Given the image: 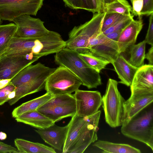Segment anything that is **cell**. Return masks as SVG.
Masks as SVG:
<instances>
[{
    "label": "cell",
    "instance_id": "cell-14",
    "mask_svg": "<svg viewBox=\"0 0 153 153\" xmlns=\"http://www.w3.org/2000/svg\"><path fill=\"white\" fill-rule=\"evenodd\" d=\"M153 92L131 93L130 97L123 104L122 125L130 119L147 106L152 103Z\"/></svg>",
    "mask_w": 153,
    "mask_h": 153
},
{
    "label": "cell",
    "instance_id": "cell-29",
    "mask_svg": "<svg viewBox=\"0 0 153 153\" xmlns=\"http://www.w3.org/2000/svg\"><path fill=\"white\" fill-rule=\"evenodd\" d=\"M134 16H131L125 18L110 27L103 33L105 35L121 29H123L127 26L133 19Z\"/></svg>",
    "mask_w": 153,
    "mask_h": 153
},
{
    "label": "cell",
    "instance_id": "cell-11",
    "mask_svg": "<svg viewBox=\"0 0 153 153\" xmlns=\"http://www.w3.org/2000/svg\"><path fill=\"white\" fill-rule=\"evenodd\" d=\"M17 26L13 37L22 38H33L43 36L50 30L44 25V22L28 15H23L13 20Z\"/></svg>",
    "mask_w": 153,
    "mask_h": 153
},
{
    "label": "cell",
    "instance_id": "cell-30",
    "mask_svg": "<svg viewBox=\"0 0 153 153\" xmlns=\"http://www.w3.org/2000/svg\"><path fill=\"white\" fill-rule=\"evenodd\" d=\"M15 89V87L10 82L5 87L0 89V105L9 100V94Z\"/></svg>",
    "mask_w": 153,
    "mask_h": 153
},
{
    "label": "cell",
    "instance_id": "cell-3",
    "mask_svg": "<svg viewBox=\"0 0 153 153\" xmlns=\"http://www.w3.org/2000/svg\"><path fill=\"white\" fill-rule=\"evenodd\" d=\"M56 69L38 62L31 64L20 71L10 81L16 88V96L8 101L10 105H12L21 98L43 89L46 79Z\"/></svg>",
    "mask_w": 153,
    "mask_h": 153
},
{
    "label": "cell",
    "instance_id": "cell-21",
    "mask_svg": "<svg viewBox=\"0 0 153 153\" xmlns=\"http://www.w3.org/2000/svg\"><path fill=\"white\" fill-rule=\"evenodd\" d=\"M17 153H55V149L38 143H35L21 138L14 140Z\"/></svg>",
    "mask_w": 153,
    "mask_h": 153
},
{
    "label": "cell",
    "instance_id": "cell-27",
    "mask_svg": "<svg viewBox=\"0 0 153 153\" xmlns=\"http://www.w3.org/2000/svg\"><path fill=\"white\" fill-rule=\"evenodd\" d=\"M82 58L91 67L100 73L110 63L99 57L88 53H79Z\"/></svg>",
    "mask_w": 153,
    "mask_h": 153
},
{
    "label": "cell",
    "instance_id": "cell-37",
    "mask_svg": "<svg viewBox=\"0 0 153 153\" xmlns=\"http://www.w3.org/2000/svg\"><path fill=\"white\" fill-rule=\"evenodd\" d=\"M65 5L70 8L74 10L80 9L79 0H63Z\"/></svg>",
    "mask_w": 153,
    "mask_h": 153
},
{
    "label": "cell",
    "instance_id": "cell-23",
    "mask_svg": "<svg viewBox=\"0 0 153 153\" xmlns=\"http://www.w3.org/2000/svg\"><path fill=\"white\" fill-rule=\"evenodd\" d=\"M53 97L52 94L47 92L40 97L24 102L13 109L12 116L16 118L25 112L36 110Z\"/></svg>",
    "mask_w": 153,
    "mask_h": 153
},
{
    "label": "cell",
    "instance_id": "cell-10",
    "mask_svg": "<svg viewBox=\"0 0 153 153\" xmlns=\"http://www.w3.org/2000/svg\"><path fill=\"white\" fill-rule=\"evenodd\" d=\"M39 57L33 54H9L0 57V80L11 79Z\"/></svg>",
    "mask_w": 153,
    "mask_h": 153
},
{
    "label": "cell",
    "instance_id": "cell-12",
    "mask_svg": "<svg viewBox=\"0 0 153 153\" xmlns=\"http://www.w3.org/2000/svg\"><path fill=\"white\" fill-rule=\"evenodd\" d=\"M73 95L76 102V114L81 117H88L94 114L102 104V97L98 91L78 89Z\"/></svg>",
    "mask_w": 153,
    "mask_h": 153
},
{
    "label": "cell",
    "instance_id": "cell-7",
    "mask_svg": "<svg viewBox=\"0 0 153 153\" xmlns=\"http://www.w3.org/2000/svg\"><path fill=\"white\" fill-rule=\"evenodd\" d=\"M82 82L69 69L59 66L46 80L45 88L53 96L71 94L79 88Z\"/></svg>",
    "mask_w": 153,
    "mask_h": 153
},
{
    "label": "cell",
    "instance_id": "cell-43",
    "mask_svg": "<svg viewBox=\"0 0 153 153\" xmlns=\"http://www.w3.org/2000/svg\"><path fill=\"white\" fill-rule=\"evenodd\" d=\"M1 19L0 18V25H1Z\"/></svg>",
    "mask_w": 153,
    "mask_h": 153
},
{
    "label": "cell",
    "instance_id": "cell-25",
    "mask_svg": "<svg viewBox=\"0 0 153 153\" xmlns=\"http://www.w3.org/2000/svg\"><path fill=\"white\" fill-rule=\"evenodd\" d=\"M132 8L126 0H113L106 3L105 5L103 12L116 13L130 16L132 15Z\"/></svg>",
    "mask_w": 153,
    "mask_h": 153
},
{
    "label": "cell",
    "instance_id": "cell-33",
    "mask_svg": "<svg viewBox=\"0 0 153 153\" xmlns=\"http://www.w3.org/2000/svg\"><path fill=\"white\" fill-rule=\"evenodd\" d=\"M132 5V14L134 16H138V17H142L141 16V11L143 6V0H130Z\"/></svg>",
    "mask_w": 153,
    "mask_h": 153
},
{
    "label": "cell",
    "instance_id": "cell-40",
    "mask_svg": "<svg viewBox=\"0 0 153 153\" xmlns=\"http://www.w3.org/2000/svg\"><path fill=\"white\" fill-rule=\"evenodd\" d=\"M11 79H5L0 80V89L5 87L9 83Z\"/></svg>",
    "mask_w": 153,
    "mask_h": 153
},
{
    "label": "cell",
    "instance_id": "cell-1",
    "mask_svg": "<svg viewBox=\"0 0 153 153\" xmlns=\"http://www.w3.org/2000/svg\"><path fill=\"white\" fill-rule=\"evenodd\" d=\"M105 13H93L89 21L72 29L74 41L80 48L88 49L89 54L112 63L120 54L117 42L102 31Z\"/></svg>",
    "mask_w": 153,
    "mask_h": 153
},
{
    "label": "cell",
    "instance_id": "cell-31",
    "mask_svg": "<svg viewBox=\"0 0 153 153\" xmlns=\"http://www.w3.org/2000/svg\"><path fill=\"white\" fill-rule=\"evenodd\" d=\"M148 29L144 40L146 43L153 46V13L149 17Z\"/></svg>",
    "mask_w": 153,
    "mask_h": 153
},
{
    "label": "cell",
    "instance_id": "cell-13",
    "mask_svg": "<svg viewBox=\"0 0 153 153\" xmlns=\"http://www.w3.org/2000/svg\"><path fill=\"white\" fill-rule=\"evenodd\" d=\"M101 112L89 117L81 134L76 140L69 153H82L92 143L97 140V133Z\"/></svg>",
    "mask_w": 153,
    "mask_h": 153
},
{
    "label": "cell",
    "instance_id": "cell-17",
    "mask_svg": "<svg viewBox=\"0 0 153 153\" xmlns=\"http://www.w3.org/2000/svg\"><path fill=\"white\" fill-rule=\"evenodd\" d=\"M138 18V20L133 19L123 30L117 41L120 53L125 52L135 43L143 25L142 17Z\"/></svg>",
    "mask_w": 153,
    "mask_h": 153
},
{
    "label": "cell",
    "instance_id": "cell-4",
    "mask_svg": "<svg viewBox=\"0 0 153 153\" xmlns=\"http://www.w3.org/2000/svg\"><path fill=\"white\" fill-rule=\"evenodd\" d=\"M54 58L56 64L69 69L88 88H97L102 84L99 73L87 64L77 52L65 47L55 53Z\"/></svg>",
    "mask_w": 153,
    "mask_h": 153
},
{
    "label": "cell",
    "instance_id": "cell-38",
    "mask_svg": "<svg viewBox=\"0 0 153 153\" xmlns=\"http://www.w3.org/2000/svg\"><path fill=\"white\" fill-rule=\"evenodd\" d=\"M123 29L115 31L105 35L109 39L117 42Z\"/></svg>",
    "mask_w": 153,
    "mask_h": 153
},
{
    "label": "cell",
    "instance_id": "cell-35",
    "mask_svg": "<svg viewBox=\"0 0 153 153\" xmlns=\"http://www.w3.org/2000/svg\"><path fill=\"white\" fill-rule=\"evenodd\" d=\"M80 9L94 13L92 0H79Z\"/></svg>",
    "mask_w": 153,
    "mask_h": 153
},
{
    "label": "cell",
    "instance_id": "cell-42",
    "mask_svg": "<svg viewBox=\"0 0 153 153\" xmlns=\"http://www.w3.org/2000/svg\"><path fill=\"white\" fill-rule=\"evenodd\" d=\"M7 137V135L5 133L2 131L0 132V140H4Z\"/></svg>",
    "mask_w": 153,
    "mask_h": 153
},
{
    "label": "cell",
    "instance_id": "cell-20",
    "mask_svg": "<svg viewBox=\"0 0 153 153\" xmlns=\"http://www.w3.org/2000/svg\"><path fill=\"white\" fill-rule=\"evenodd\" d=\"M18 122L22 123L38 129H44L53 125L55 123L37 110L24 113L16 117Z\"/></svg>",
    "mask_w": 153,
    "mask_h": 153
},
{
    "label": "cell",
    "instance_id": "cell-9",
    "mask_svg": "<svg viewBox=\"0 0 153 153\" xmlns=\"http://www.w3.org/2000/svg\"><path fill=\"white\" fill-rule=\"evenodd\" d=\"M44 0H0V18L12 21L23 15L36 16Z\"/></svg>",
    "mask_w": 153,
    "mask_h": 153
},
{
    "label": "cell",
    "instance_id": "cell-16",
    "mask_svg": "<svg viewBox=\"0 0 153 153\" xmlns=\"http://www.w3.org/2000/svg\"><path fill=\"white\" fill-rule=\"evenodd\" d=\"M130 87L131 93L153 92V65H144L139 68Z\"/></svg>",
    "mask_w": 153,
    "mask_h": 153
},
{
    "label": "cell",
    "instance_id": "cell-24",
    "mask_svg": "<svg viewBox=\"0 0 153 153\" xmlns=\"http://www.w3.org/2000/svg\"><path fill=\"white\" fill-rule=\"evenodd\" d=\"M146 43L145 40L137 44L129 47L130 57L128 62L132 65L139 68L144 65Z\"/></svg>",
    "mask_w": 153,
    "mask_h": 153
},
{
    "label": "cell",
    "instance_id": "cell-34",
    "mask_svg": "<svg viewBox=\"0 0 153 153\" xmlns=\"http://www.w3.org/2000/svg\"><path fill=\"white\" fill-rule=\"evenodd\" d=\"M94 13L103 12L105 4L107 0H92Z\"/></svg>",
    "mask_w": 153,
    "mask_h": 153
},
{
    "label": "cell",
    "instance_id": "cell-15",
    "mask_svg": "<svg viewBox=\"0 0 153 153\" xmlns=\"http://www.w3.org/2000/svg\"><path fill=\"white\" fill-rule=\"evenodd\" d=\"M68 124L59 126L55 123L44 129H38L35 131L44 141L59 151H62L68 128Z\"/></svg>",
    "mask_w": 153,
    "mask_h": 153
},
{
    "label": "cell",
    "instance_id": "cell-6",
    "mask_svg": "<svg viewBox=\"0 0 153 153\" xmlns=\"http://www.w3.org/2000/svg\"><path fill=\"white\" fill-rule=\"evenodd\" d=\"M118 82L108 79L105 92L102 97V107L106 123L111 127L121 126L125 101L119 91Z\"/></svg>",
    "mask_w": 153,
    "mask_h": 153
},
{
    "label": "cell",
    "instance_id": "cell-5",
    "mask_svg": "<svg viewBox=\"0 0 153 153\" xmlns=\"http://www.w3.org/2000/svg\"><path fill=\"white\" fill-rule=\"evenodd\" d=\"M151 104L122 125V133L142 142L153 151V108Z\"/></svg>",
    "mask_w": 153,
    "mask_h": 153
},
{
    "label": "cell",
    "instance_id": "cell-19",
    "mask_svg": "<svg viewBox=\"0 0 153 153\" xmlns=\"http://www.w3.org/2000/svg\"><path fill=\"white\" fill-rule=\"evenodd\" d=\"M111 64L120 80L119 82L130 86L139 68L132 65L120 54Z\"/></svg>",
    "mask_w": 153,
    "mask_h": 153
},
{
    "label": "cell",
    "instance_id": "cell-28",
    "mask_svg": "<svg viewBox=\"0 0 153 153\" xmlns=\"http://www.w3.org/2000/svg\"><path fill=\"white\" fill-rule=\"evenodd\" d=\"M128 16H129L116 13H105L102 26V32H103L117 22Z\"/></svg>",
    "mask_w": 153,
    "mask_h": 153
},
{
    "label": "cell",
    "instance_id": "cell-22",
    "mask_svg": "<svg viewBox=\"0 0 153 153\" xmlns=\"http://www.w3.org/2000/svg\"><path fill=\"white\" fill-rule=\"evenodd\" d=\"M103 151L102 153H140V150L129 144L115 143L99 140L93 144Z\"/></svg>",
    "mask_w": 153,
    "mask_h": 153
},
{
    "label": "cell",
    "instance_id": "cell-8",
    "mask_svg": "<svg viewBox=\"0 0 153 153\" xmlns=\"http://www.w3.org/2000/svg\"><path fill=\"white\" fill-rule=\"evenodd\" d=\"M36 110L55 123L76 114L75 99L71 94L54 96Z\"/></svg>",
    "mask_w": 153,
    "mask_h": 153
},
{
    "label": "cell",
    "instance_id": "cell-26",
    "mask_svg": "<svg viewBox=\"0 0 153 153\" xmlns=\"http://www.w3.org/2000/svg\"><path fill=\"white\" fill-rule=\"evenodd\" d=\"M16 29L14 23L0 25V57L8 47Z\"/></svg>",
    "mask_w": 153,
    "mask_h": 153
},
{
    "label": "cell",
    "instance_id": "cell-18",
    "mask_svg": "<svg viewBox=\"0 0 153 153\" xmlns=\"http://www.w3.org/2000/svg\"><path fill=\"white\" fill-rule=\"evenodd\" d=\"M89 116L81 117L76 114L72 117L71 120L68 123L69 127L62 149V153H69L81 134Z\"/></svg>",
    "mask_w": 153,
    "mask_h": 153
},
{
    "label": "cell",
    "instance_id": "cell-36",
    "mask_svg": "<svg viewBox=\"0 0 153 153\" xmlns=\"http://www.w3.org/2000/svg\"><path fill=\"white\" fill-rule=\"evenodd\" d=\"M16 148L0 141V153H17Z\"/></svg>",
    "mask_w": 153,
    "mask_h": 153
},
{
    "label": "cell",
    "instance_id": "cell-41",
    "mask_svg": "<svg viewBox=\"0 0 153 153\" xmlns=\"http://www.w3.org/2000/svg\"><path fill=\"white\" fill-rule=\"evenodd\" d=\"M16 96L15 90L10 92L8 96V99L9 100L14 98Z\"/></svg>",
    "mask_w": 153,
    "mask_h": 153
},
{
    "label": "cell",
    "instance_id": "cell-39",
    "mask_svg": "<svg viewBox=\"0 0 153 153\" xmlns=\"http://www.w3.org/2000/svg\"><path fill=\"white\" fill-rule=\"evenodd\" d=\"M145 59L148 61L149 65H153V46H151L148 53L145 54Z\"/></svg>",
    "mask_w": 153,
    "mask_h": 153
},
{
    "label": "cell",
    "instance_id": "cell-2",
    "mask_svg": "<svg viewBox=\"0 0 153 153\" xmlns=\"http://www.w3.org/2000/svg\"><path fill=\"white\" fill-rule=\"evenodd\" d=\"M66 41L58 33L52 31L33 38L13 37L5 51L7 54H33L39 58L56 53L65 47Z\"/></svg>",
    "mask_w": 153,
    "mask_h": 153
},
{
    "label": "cell",
    "instance_id": "cell-32",
    "mask_svg": "<svg viewBox=\"0 0 153 153\" xmlns=\"http://www.w3.org/2000/svg\"><path fill=\"white\" fill-rule=\"evenodd\" d=\"M153 13V0H143V6L141 16H150Z\"/></svg>",
    "mask_w": 153,
    "mask_h": 153
}]
</instances>
